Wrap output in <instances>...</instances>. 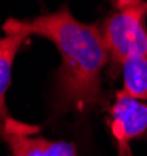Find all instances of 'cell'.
I'll return each instance as SVG.
<instances>
[{"label": "cell", "mask_w": 147, "mask_h": 156, "mask_svg": "<svg viewBox=\"0 0 147 156\" xmlns=\"http://www.w3.org/2000/svg\"><path fill=\"white\" fill-rule=\"evenodd\" d=\"M122 91L135 99H147V56L135 54L121 63Z\"/></svg>", "instance_id": "6"}, {"label": "cell", "mask_w": 147, "mask_h": 156, "mask_svg": "<svg viewBox=\"0 0 147 156\" xmlns=\"http://www.w3.org/2000/svg\"><path fill=\"white\" fill-rule=\"evenodd\" d=\"M2 30L44 37L56 47L60 56L51 94L56 118L67 113H85L102 104V71L110 56L98 23H84L64 5L33 19L11 17Z\"/></svg>", "instance_id": "1"}, {"label": "cell", "mask_w": 147, "mask_h": 156, "mask_svg": "<svg viewBox=\"0 0 147 156\" xmlns=\"http://www.w3.org/2000/svg\"><path fill=\"white\" fill-rule=\"evenodd\" d=\"M110 115L112 131L121 144L147 135V104L144 101L135 99L121 90L116 93Z\"/></svg>", "instance_id": "4"}, {"label": "cell", "mask_w": 147, "mask_h": 156, "mask_svg": "<svg viewBox=\"0 0 147 156\" xmlns=\"http://www.w3.org/2000/svg\"><path fill=\"white\" fill-rule=\"evenodd\" d=\"M144 0H118V8H127V6H136V5H142Z\"/></svg>", "instance_id": "7"}, {"label": "cell", "mask_w": 147, "mask_h": 156, "mask_svg": "<svg viewBox=\"0 0 147 156\" xmlns=\"http://www.w3.org/2000/svg\"><path fill=\"white\" fill-rule=\"evenodd\" d=\"M0 37V124L8 121L11 116L6 108V93L13 82V66L16 56L22 50L23 43L30 39L20 31H3Z\"/></svg>", "instance_id": "5"}, {"label": "cell", "mask_w": 147, "mask_h": 156, "mask_svg": "<svg viewBox=\"0 0 147 156\" xmlns=\"http://www.w3.org/2000/svg\"><path fill=\"white\" fill-rule=\"evenodd\" d=\"M147 2L121 8L104 19L101 34L113 65H119L130 56H147Z\"/></svg>", "instance_id": "2"}, {"label": "cell", "mask_w": 147, "mask_h": 156, "mask_svg": "<svg viewBox=\"0 0 147 156\" xmlns=\"http://www.w3.org/2000/svg\"><path fill=\"white\" fill-rule=\"evenodd\" d=\"M2 138L11 156H77L74 144L36 136V128L9 118L0 124Z\"/></svg>", "instance_id": "3"}]
</instances>
